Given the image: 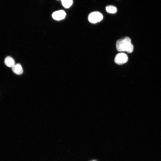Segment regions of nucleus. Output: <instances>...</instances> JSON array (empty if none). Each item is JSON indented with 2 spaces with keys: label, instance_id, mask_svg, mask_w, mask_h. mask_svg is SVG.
<instances>
[{
  "label": "nucleus",
  "instance_id": "obj_1",
  "mask_svg": "<svg viewBox=\"0 0 161 161\" xmlns=\"http://www.w3.org/2000/svg\"><path fill=\"white\" fill-rule=\"evenodd\" d=\"M116 47L119 52L126 51L129 53L132 52L134 49L131 39L127 37L118 40L116 42Z\"/></svg>",
  "mask_w": 161,
  "mask_h": 161
},
{
  "label": "nucleus",
  "instance_id": "obj_2",
  "mask_svg": "<svg viewBox=\"0 0 161 161\" xmlns=\"http://www.w3.org/2000/svg\"><path fill=\"white\" fill-rule=\"evenodd\" d=\"M103 18L102 14L100 12L97 11L91 13L88 17L89 21L93 24H95L100 21Z\"/></svg>",
  "mask_w": 161,
  "mask_h": 161
},
{
  "label": "nucleus",
  "instance_id": "obj_3",
  "mask_svg": "<svg viewBox=\"0 0 161 161\" xmlns=\"http://www.w3.org/2000/svg\"><path fill=\"white\" fill-rule=\"evenodd\" d=\"M128 60L127 55L123 52L119 53L116 55L114 58L115 62L118 64L121 65L126 63Z\"/></svg>",
  "mask_w": 161,
  "mask_h": 161
},
{
  "label": "nucleus",
  "instance_id": "obj_4",
  "mask_svg": "<svg viewBox=\"0 0 161 161\" xmlns=\"http://www.w3.org/2000/svg\"><path fill=\"white\" fill-rule=\"evenodd\" d=\"M66 15V13L64 10H60L54 12L52 14V17L55 20L60 21L64 19Z\"/></svg>",
  "mask_w": 161,
  "mask_h": 161
},
{
  "label": "nucleus",
  "instance_id": "obj_5",
  "mask_svg": "<svg viewBox=\"0 0 161 161\" xmlns=\"http://www.w3.org/2000/svg\"><path fill=\"white\" fill-rule=\"evenodd\" d=\"M12 69L14 73L18 75H20L23 72V68L19 64H15L12 67Z\"/></svg>",
  "mask_w": 161,
  "mask_h": 161
},
{
  "label": "nucleus",
  "instance_id": "obj_6",
  "mask_svg": "<svg viewBox=\"0 0 161 161\" xmlns=\"http://www.w3.org/2000/svg\"><path fill=\"white\" fill-rule=\"evenodd\" d=\"M4 63L7 66L11 68L15 64L13 58L9 56L6 57L4 59Z\"/></svg>",
  "mask_w": 161,
  "mask_h": 161
},
{
  "label": "nucleus",
  "instance_id": "obj_7",
  "mask_svg": "<svg viewBox=\"0 0 161 161\" xmlns=\"http://www.w3.org/2000/svg\"><path fill=\"white\" fill-rule=\"evenodd\" d=\"M61 1L63 6L66 8L70 7L73 3V1L72 0H62Z\"/></svg>",
  "mask_w": 161,
  "mask_h": 161
},
{
  "label": "nucleus",
  "instance_id": "obj_8",
  "mask_svg": "<svg viewBox=\"0 0 161 161\" xmlns=\"http://www.w3.org/2000/svg\"><path fill=\"white\" fill-rule=\"evenodd\" d=\"M106 10L108 13L114 14L117 11L116 7L113 5H109L106 7Z\"/></svg>",
  "mask_w": 161,
  "mask_h": 161
},
{
  "label": "nucleus",
  "instance_id": "obj_9",
  "mask_svg": "<svg viewBox=\"0 0 161 161\" xmlns=\"http://www.w3.org/2000/svg\"></svg>",
  "mask_w": 161,
  "mask_h": 161
}]
</instances>
